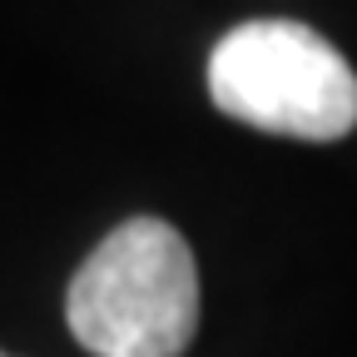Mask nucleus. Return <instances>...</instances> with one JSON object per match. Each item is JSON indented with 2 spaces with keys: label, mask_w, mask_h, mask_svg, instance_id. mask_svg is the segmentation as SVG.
I'll list each match as a JSON object with an SVG mask.
<instances>
[{
  "label": "nucleus",
  "mask_w": 357,
  "mask_h": 357,
  "mask_svg": "<svg viewBox=\"0 0 357 357\" xmlns=\"http://www.w3.org/2000/svg\"><path fill=\"white\" fill-rule=\"evenodd\" d=\"M65 318L95 357H184L199 333V263L164 218H129L79 263Z\"/></svg>",
  "instance_id": "obj_1"
},
{
  "label": "nucleus",
  "mask_w": 357,
  "mask_h": 357,
  "mask_svg": "<svg viewBox=\"0 0 357 357\" xmlns=\"http://www.w3.org/2000/svg\"><path fill=\"white\" fill-rule=\"evenodd\" d=\"M213 105L263 134L333 144L357 129V75L298 20H248L208 55Z\"/></svg>",
  "instance_id": "obj_2"
},
{
  "label": "nucleus",
  "mask_w": 357,
  "mask_h": 357,
  "mask_svg": "<svg viewBox=\"0 0 357 357\" xmlns=\"http://www.w3.org/2000/svg\"><path fill=\"white\" fill-rule=\"evenodd\" d=\"M0 357H10V352H0Z\"/></svg>",
  "instance_id": "obj_3"
}]
</instances>
